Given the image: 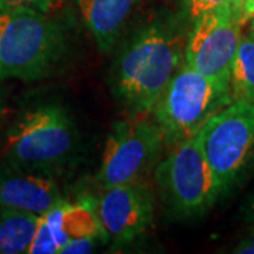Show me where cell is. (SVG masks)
Wrapping results in <instances>:
<instances>
[{"label":"cell","instance_id":"cell-15","mask_svg":"<svg viewBox=\"0 0 254 254\" xmlns=\"http://www.w3.org/2000/svg\"><path fill=\"white\" fill-rule=\"evenodd\" d=\"M28 254H60V246L47 225L46 219L40 216L33 242L28 247Z\"/></svg>","mask_w":254,"mask_h":254},{"label":"cell","instance_id":"cell-2","mask_svg":"<svg viewBox=\"0 0 254 254\" xmlns=\"http://www.w3.org/2000/svg\"><path fill=\"white\" fill-rule=\"evenodd\" d=\"M65 50V33L50 14L26 9L0 11V79L44 78Z\"/></svg>","mask_w":254,"mask_h":254},{"label":"cell","instance_id":"cell-20","mask_svg":"<svg viewBox=\"0 0 254 254\" xmlns=\"http://www.w3.org/2000/svg\"><path fill=\"white\" fill-rule=\"evenodd\" d=\"M235 253L242 254H254V237H250L235 249Z\"/></svg>","mask_w":254,"mask_h":254},{"label":"cell","instance_id":"cell-8","mask_svg":"<svg viewBox=\"0 0 254 254\" xmlns=\"http://www.w3.org/2000/svg\"><path fill=\"white\" fill-rule=\"evenodd\" d=\"M243 24L227 4L196 18L185 44V63L202 75L230 86L232 64L242 40Z\"/></svg>","mask_w":254,"mask_h":254},{"label":"cell","instance_id":"cell-24","mask_svg":"<svg viewBox=\"0 0 254 254\" xmlns=\"http://www.w3.org/2000/svg\"><path fill=\"white\" fill-rule=\"evenodd\" d=\"M249 23H250V31H253V30H254V16H253V18H252V20L249 21Z\"/></svg>","mask_w":254,"mask_h":254},{"label":"cell","instance_id":"cell-9","mask_svg":"<svg viewBox=\"0 0 254 254\" xmlns=\"http://www.w3.org/2000/svg\"><path fill=\"white\" fill-rule=\"evenodd\" d=\"M103 190L96 210L106 236L115 245H127L143 236L154 219L155 198L151 187L138 180Z\"/></svg>","mask_w":254,"mask_h":254},{"label":"cell","instance_id":"cell-16","mask_svg":"<svg viewBox=\"0 0 254 254\" xmlns=\"http://www.w3.org/2000/svg\"><path fill=\"white\" fill-rule=\"evenodd\" d=\"M65 0H0V11L6 10H34L50 14L63 6Z\"/></svg>","mask_w":254,"mask_h":254},{"label":"cell","instance_id":"cell-17","mask_svg":"<svg viewBox=\"0 0 254 254\" xmlns=\"http://www.w3.org/2000/svg\"><path fill=\"white\" fill-rule=\"evenodd\" d=\"M227 4H230V0H182V11L185 18L192 24L200 16Z\"/></svg>","mask_w":254,"mask_h":254},{"label":"cell","instance_id":"cell-13","mask_svg":"<svg viewBox=\"0 0 254 254\" xmlns=\"http://www.w3.org/2000/svg\"><path fill=\"white\" fill-rule=\"evenodd\" d=\"M38 220L40 216L30 212L0 208V254L27 253Z\"/></svg>","mask_w":254,"mask_h":254},{"label":"cell","instance_id":"cell-19","mask_svg":"<svg viewBox=\"0 0 254 254\" xmlns=\"http://www.w3.org/2000/svg\"><path fill=\"white\" fill-rule=\"evenodd\" d=\"M254 16V0H245L243 3V10H242V24H247Z\"/></svg>","mask_w":254,"mask_h":254},{"label":"cell","instance_id":"cell-22","mask_svg":"<svg viewBox=\"0 0 254 254\" xmlns=\"http://www.w3.org/2000/svg\"><path fill=\"white\" fill-rule=\"evenodd\" d=\"M246 218L250 222V225L254 227V195L252 196V199L247 205V213H246Z\"/></svg>","mask_w":254,"mask_h":254},{"label":"cell","instance_id":"cell-7","mask_svg":"<svg viewBox=\"0 0 254 254\" xmlns=\"http://www.w3.org/2000/svg\"><path fill=\"white\" fill-rule=\"evenodd\" d=\"M165 138L163 131L144 115L116 122L110 130L98 182L103 190L143 180L161 157Z\"/></svg>","mask_w":254,"mask_h":254},{"label":"cell","instance_id":"cell-12","mask_svg":"<svg viewBox=\"0 0 254 254\" xmlns=\"http://www.w3.org/2000/svg\"><path fill=\"white\" fill-rule=\"evenodd\" d=\"M43 218L60 246V252L69 240L78 237L96 236L103 240L108 237L100 226L96 203L89 199L78 202L61 199Z\"/></svg>","mask_w":254,"mask_h":254},{"label":"cell","instance_id":"cell-25","mask_svg":"<svg viewBox=\"0 0 254 254\" xmlns=\"http://www.w3.org/2000/svg\"><path fill=\"white\" fill-rule=\"evenodd\" d=\"M249 37H252V38L254 40V30H253V31H250V33H249Z\"/></svg>","mask_w":254,"mask_h":254},{"label":"cell","instance_id":"cell-10","mask_svg":"<svg viewBox=\"0 0 254 254\" xmlns=\"http://www.w3.org/2000/svg\"><path fill=\"white\" fill-rule=\"evenodd\" d=\"M61 199L57 182L43 171L0 167V208L43 216Z\"/></svg>","mask_w":254,"mask_h":254},{"label":"cell","instance_id":"cell-3","mask_svg":"<svg viewBox=\"0 0 254 254\" xmlns=\"http://www.w3.org/2000/svg\"><path fill=\"white\" fill-rule=\"evenodd\" d=\"M230 86L202 75L184 61L157 100L153 113L165 144L193 138L216 113L233 102Z\"/></svg>","mask_w":254,"mask_h":254},{"label":"cell","instance_id":"cell-23","mask_svg":"<svg viewBox=\"0 0 254 254\" xmlns=\"http://www.w3.org/2000/svg\"><path fill=\"white\" fill-rule=\"evenodd\" d=\"M3 113H4V106H3V102L0 99V118L3 116Z\"/></svg>","mask_w":254,"mask_h":254},{"label":"cell","instance_id":"cell-21","mask_svg":"<svg viewBox=\"0 0 254 254\" xmlns=\"http://www.w3.org/2000/svg\"><path fill=\"white\" fill-rule=\"evenodd\" d=\"M243 3L245 0H230V4H232V10H233V16L240 21L242 18V10H243ZM242 23V21H240Z\"/></svg>","mask_w":254,"mask_h":254},{"label":"cell","instance_id":"cell-11","mask_svg":"<svg viewBox=\"0 0 254 254\" xmlns=\"http://www.w3.org/2000/svg\"><path fill=\"white\" fill-rule=\"evenodd\" d=\"M141 0H76L81 17L102 53L109 54L126 33Z\"/></svg>","mask_w":254,"mask_h":254},{"label":"cell","instance_id":"cell-6","mask_svg":"<svg viewBox=\"0 0 254 254\" xmlns=\"http://www.w3.org/2000/svg\"><path fill=\"white\" fill-rule=\"evenodd\" d=\"M195 141L220 182L230 190L254 161V103L233 100L199 130Z\"/></svg>","mask_w":254,"mask_h":254},{"label":"cell","instance_id":"cell-5","mask_svg":"<svg viewBox=\"0 0 254 254\" xmlns=\"http://www.w3.org/2000/svg\"><path fill=\"white\" fill-rule=\"evenodd\" d=\"M76 128L60 106H40L23 113L7 133L4 155L9 165L43 171L63 164L73 153Z\"/></svg>","mask_w":254,"mask_h":254},{"label":"cell","instance_id":"cell-1","mask_svg":"<svg viewBox=\"0 0 254 254\" xmlns=\"http://www.w3.org/2000/svg\"><path fill=\"white\" fill-rule=\"evenodd\" d=\"M187 37L171 17L155 18L128 37L110 71V86L120 103L134 115L153 112L185 61Z\"/></svg>","mask_w":254,"mask_h":254},{"label":"cell","instance_id":"cell-18","mask_svg":"<svg viewBox=\"0 0 254 254\" xmlns=\"http://www.w3.org/2000/svg\"><path fill=\"white\" fill-rule=\"evenodd\" d=\"M98 240H103V239L96 236H85L73 239V240H69L66 245L64 246L63 249H61V252H60V254L92 253L93 252V247H95V243Z\"/></svg>","mask_w":254,"mask_h":254},{"label":"cell","instance_id":"cell-4","mask_svg":"<svg viewBox=\"0 0 254 254\" xmlns=\"http://www.w3.org/2000/svg\"><path fill=\"white\" fill-rule=\"evenodd\" d=\"M154 178L163 206L177 219L203 215L222 193L220 182L195 137L173 145L168 155L155 165Z\"/></svg>","mask_w":254,"mask_h":254},{"label":"cell","instance_id":"cell-14","mask_svg":"<svg viewBox=\"0 0 254 254\" xmlns=\"http://www.w3.org/2000/svg\"><path fill=\"white\" fill-rule=\"evenodd\" d=\"M230 89L235 100L254 103V40L242 37L230 72Z\"/></svg>","mask_w":254,"mask_h":254}]
</instances>
